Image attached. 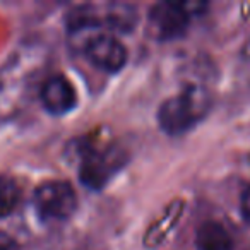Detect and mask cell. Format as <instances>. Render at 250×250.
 <instances>
[{
	"label": "cell",
	"instance_id": "cell-9",
	"mask_svg": "<svg viewBox=\"0 0 250 250\" xmlns=\"http://www.w3.org/2000/svg\"><path fill=\"white\" fill-rule=\"evenodd\" d=\"M96 12V18L100 26H108V29H115V31H132L134 26L137 22V14L134 11L132 5L127 4H110L104 7V11L101 12L94 9Z\"/></svg>",
	"mask_w": 250,
	"mask_h": 250
},
{
	"label": "cell",
	"instance_id": "cell-12",
	"mask_svg": "<svg viewBox=\"0 0 250 250\" xmlns=\"http://www.w3.org/2000/svg\"><path fill=\"white\" fill-rule=\"evenodd\" d=\"M0 250H21L19 243L7 233L0 231Z\"/></svg>",
	"mask_w": 250,
	"mask_h": 250
},
{
	"label": "cell",
	"instance_id": "cell-5",
	"mask_svg": "<svg viewBox=\"0 0 250 250\" xmlns=\"http://www.w3.org/2000/svg\"><path fill=\"white\" fill-rule=\"evenodd\" d=\"M197 4L184 2H161L151 7L147 16V26L153 38L160 42H171L180 38L190 26V21L197 14Z\"/></svg>",
	"mask_w": 250,
	"mask_h": 250
},
{
	"label": "cell",
	"instance_id": "cell-13",
	"mask_svg": "<svg viewBox=\"0 0 250 250\" xmlns=\"http://www.w3.org/2000/svg\"><path fill=\"white\" fill-rule=\"evenodd\" d=\"M249 250H250V249H249Z\"/></svg>",
	"mask_w": 250,
	"mask_h": 250
},
{
	"label": "cell",
	"instance_id": "cell-3",
	"mask_svg": "<svg viewBox=\"0 0 250 250\" xmlns=\"http://www.w3.org/2000/svg\"><path fill=\"white\" fill-rule=\"evenodd\" d=\"M77 156H79L81 182L93 190L103 188L127 161V153L122 147H98L91 143H83L77 146Z\"/></svg>",
	"mask_w": 250,
	"mask_h": 250
},
{
	"label": "cell",
	"instance_id": "cell-7",
	"mask_svg": "<svg viewBox=\"0 0 250 250\" xmlns=\"http://www.w3.org/2000/svg\"><path fill=\"white\" fill-rule=\"evenodd\" d=\"M40 100L45 110L52 115H65L77 104V93L67 77L50 76L40 89Z\"/></svg>",
	"mask_w": 250,
	"mask_h": 250
},
{
	"label": "cell",
	"instance_id": "cell-8",
	"mask_svg": "<svg viewBox=\"0 0 250 250\" xmlns=\"http://www.w3.org/2000/svg\"><path fill=\"white\" fill-rule=\"evenodd\" d=\"M197 250H233V238L229 231L218 221H206L199 226L195 235Z\"/></svg>",
	"mask_w": 250,
	"mask_h": 250
},
{
	"label": "cell",
	"instance_id": "cell-4",
	"mask_svg": "<svg viewBox=\"0 0 250 250\" xmlns=\"http://www.w3.org/2000/svg\"><path fill=\"white\" fill-rule=\"evenodd\" d=\"M33 206L40 219L46 223H60L76 212L77 195L72 185L67 182L50 180L35 190Z\"/></svg>",
	"mask_w": 250,
	"mask_h": 250
},
{
	"label": "cell",
	"instance_id": "cell-10",
	"mask_svg": "<svg viewBox=\"0 0 250 250\" xmlns=\"http://www.w3.org/2000/svg\"><path fill=\"white\" fill-rule=\"evenodd\" d=\"M21 201V187L11 177L0 175V218L9 216Z\"/></svg>",
	"mask_w": 250,
	"mask_h": 250
},
{
	"label": "cell",
	"instance_id": "cell-1",
	"mask_svg": "<svg viewBox=\"0 0 250 250\" xmlns=\"http://www.w3.org/2000/svg\"><path fill=\"white\" fill-rule=\"evenodd\" d=\"M40 45L24 43L0 67V122L14 117L24 104L33 83L45 65Z\"/></svg>",
	"mask_w": 250,
	"mask_h": 250
},
{
	"label": "cell",
	"instance_id": "cell-6",
	"mask_svg": "<svg viewBox=\"0 0 250 250\" xmlns=\"http://www.w3.org/2000/svg\"><path fill=\"white\" fill-rule=\"evenodd\" d=\"M77 50H81L94 67L110 74L120 72L129 59L124 43L118 42L115 36L103 35V33L89 36Z\"/></svg>",
	"mask_w": 250,
	"mask_h": 250
},
{
	"label": "cell",
	"instance_id": "cell-2",
	"mask_svg": "<svg viewBox=\"0 0 250 250\" xmlns=\"http://www.w3.org/2000/svg\"><path fill=\"white\" fill-rule=\"evenodd\" d=\"M211 110V94L204 86L188 84L168 98L158 110L160 127L168 136H180L199 124Z\"/></svg>",
	"mask_w": 250,
	"mask_h": 250
},
{
	"label": "cell",
	"instance_id": "cell-11",
	"mask_svg": "<svg viewBox=\"0 0 250 250\" xmlns=\"http://www.w3.org/2000/svg\"><path fill=\"white\" fill-rule=\"evenodd\" d=\"M240 212H242V218L245 219V223L250 225V187L245 188V192L240 197Z\"/></svg>",
	"mask_w": 250,
	"mask_h": 250
}]
</instances>
